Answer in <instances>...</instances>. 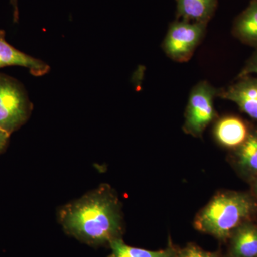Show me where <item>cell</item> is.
<instances>
[{"label": "cell", "instance_id": "cell-1", "mask_svg": "<svg viewBox=\"0 0 257 257\" xmlns=\"http://www.w3.org/2000/svg\"><path fill=\"white\" fill-rule=\"evenodd\" d=\"M59 218L67 234L90 246H109L123 234L119 199L105 184L64 206Z\"/></svg>", "mask_w": 257, "mask_h": 257}, {"label": "cell", "instance_id": "cell-2", "mask_svg": "<svg viewBox=\"0 0 257 257\" xmlns=\"http://www.w3.org/2000/svg\"><path fill=\"white\" fill-rule=\"evenodd\" d=\"M257 216V199L251 193H219L199 211L194 221V228L227 241L236 229Z\"/></svg>", "mask_w": 257, "mask_h": 257}, {"label": "cell", "instance_id": "cell-3", "mask_svg": "<svg viewBox=\"0 0 257 257\" xmlns=\"http://www.w3.org/2000/svg\"><path fill=\"white\" fill-rule=\"evenodd\" d=\"M33 105L18 79L0 73V130L10 135L28 121Z\"/></svg>", "mask_w": 257, "mask_h": 257}, {"label": "cell", "instance_id": "cell-4", "mask_svg": "<svg viewBox=\"0 0 257 257\" xmlns=\"http://www.w3.org/2000/svg\"><path fill=\"white\" fill-rule=\"evenodd\" d=\"M218 92L215 88L206 81L194 86L189 96L184 131L194 137L202 135L215 117L214 99Z\"/></svg>", "mask_w": 257, "mask_h": 257}, {"label": "cell", "instance_id": "cell-5", "mask_svg": "<svg viewBox=\"0 0 257 257\" xmlns=\"http://www.w3.org/2000/svg\"><path fill=\"white\" fill-rule=\"evenodd\" d=\"M207 24L187 20H176L171 24L163 47L172 60L183 62L189 60L202 40Z\"/></svg>", "mask_w": 257, "mask_h": 257}, {"label": "cell", "instance_id": "cell-6", "mask_svg": "<svg viewBox=\"0 0 257 257\" xmlns=\"http://www.w3.org/2000/svg\"><path fill=\"white\" fill-rule=\"evenodd\" d=\"M218 95L235 103L243 112L257 121V78L251 76L239 80L218 92Z\"/></svg>", "mask_w": 257, "mask_h": 257}, {"label": "cell", "instance_id": "cell-7", "mask_svg": "<svg viewBox=\"0 0 257 257\" xmlns=\"http://www.w3.org/2000/svg\"><path fill=\"white\" fill-rule=\"evenodd\" d=\"M5 32L0 30V69L10 66H19L29 69L35 77L48 73L50 67L43 61L27 55L15 48L5 40Z\"/></svg>", "mask_w": 257, "mask_h": 257}, {"label": "cell", "instance_id": "cell-8", "mask_svg": "<svg viewBox=\"0 0 257 257\" xmlns=\"http://www.w3.org/2000/svg\"><path fill=\"white\" fill-rule=\"evenodd\" d=\"M251 131L246 121L241 118L226 116L216 122L214 136L223 147L234 150L244 143Z\"/></svg>", "mask_w": 257, "mask_h": 257}, {"label": "cell", "instance_id": "cell-9", "mask_svg": "<svg viewBox=\"0 0 257 257\" xmlns=\"http://www.w3.org/2000/svg\"><path fill=\"white\" fill-rule=\"evenodd\" d=\"M229 257H257V223L246 221L236 229L229 240Z\"/></svg>", "mask_w": 257, "mask_h": 257}, {"label": "cell", "instance_id": "cell-10", "mask_svg": "<svg viewBox=\"0 0 257 257\" xmlns=\"http://www.w3.org/2000/svg\"><path fill=\"white\" fill-rule=\"evenodd\" d=\"M234 162L240 175L248 182L257 177V128L251 130L244 143L234 150Z\"/></svg>", "mask_w": 257, "mask_h": 257}, {"label": "cell", "instance_id": "cell-11", "mask_svg": "<svg viewBox=\"0 0 257 257\" xmlns=\"http://www.w3.org/2000/svg\"><path fill=\"white\" fill-rule=\"evenodd\" d=\"M180 20L207 24L215 13L218 0H176Z\"/></svg>", "mask_w": 257, "mask_h": 257}, {"label": "cell", "instance_id": "cell-12", "mask_svg": "<svg viewBox=\"0 0 257 257\" xmlns=\"http://www.w3.org/2000/svg\"><path fill=\"white\" fill-rule=\"evenodd\" d=\"M233 32L241 41L257 47V1L250 4L235 20Z\"/></svg>", "mask_w": 257, "mask_h": 257}, {"label": "cell", "instance_id": "cell-13", "mask_svg": "<svg viewBox=\"0 0 257 257\" xmlns=\"http://www.w3.org/2000/svg\"><path fill=\"white\" fill-rule=\"evenodd\" d=\"M109 246L111 252L107 257H176L179 250L172 242L165 249L159 251L133 247L125 243L121 238L111 241Z\"/></svg>", "mask_w": 257, "mask_h": 257}, {"label": "cell", "instance_id": "cell-14", "mask_svg": "<svg viewBox=\"0 0 257 257\" xmlns=\"http://www.w3.org/2000/svg\"><path fill=\"white\" fill-rule=\"evenodd\" d=\"M176 257H222L218 251L211 252L205 251L196 245L195 243H189L183 248H179Z\"/></svg>", "mask_w": 257, "mask_h": 257}, {"label": "cell", "instance_id": "cell-15", "mask_svg": "<svg viewBox=\"0 0 257 257\" xmlns=\"http://www.w3.org/2000/svg\"><path fill=\"white\" fill-rule=\"evenodd\" d=\"M252 74H257V52L253 54L249 60L247 61L244 67L239 74V77L251 75Z\"/></svg>", "mask_w": 257, "mask_h": 257}, {"label": "cell", "instance_id": "cell-16", "mask_svg": "<svg viewBox=\"0 0 257 257\" xmlns=\"http://www.w3.org/2000/svg\"><path fill=\"white\" fill-rule=\"evenodd\" d=\"M10 134L0 130V154L2 153L9 143Z\"/></svg>", "mask_w": 257, "mask_h": 257}, {"label": "cell", "instance_id": "cell-17", "mask_svg": "<svg viewBox=\"0 0 257 257\" xmlns=\"http://www.w3.org/2000/svg\"><path fill=\"white\" fill-rule=\"evenodd\" d=\"M10 4L13 8V20L14 23H18L19 20V8L18 0H10Z\"/></svg>", "mask_w": 257, "mask_h": 257}, {"label": "cell", "instance_id": "cell-18", "mask_svg": "<svg viewBox=\"0 0 257 257\" xmlns=\"http://www.w3.org/2000/svg\"><path fill=\"white\" fill-rule=\"evenodd\" d=\"M250 183L251 184V194L257 199V177H255Z\"/></svg>", "mask_w": 257, "mask_h": 257}, {"label": "cell", "instance_id": "cell-19", "mask_svg": "<svg viewBox=\"0 0 257 257\" xmlns=\"http://www.w3.org/2000/svg\"><path fill=\"white\" fill-rule=\"evenodd\" d=\"M224 257H229V256H224Z\"/></svg>", "mask_w": 257, "mask_h": 257}, {"label": "cell", "instance_id": "cell-20", "mask_svg": "<svg viewBox=\"0 0 257 257\" xmlns=\"http://www.w3.org/2000/svg\"><path fill=\"white\" fill-rule=\"evenodd\" d=\"M256 1H257V0H256Z\"/></svg>", "mask_w": 257, "mask_h": 257}]
</instances>
